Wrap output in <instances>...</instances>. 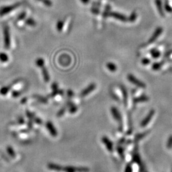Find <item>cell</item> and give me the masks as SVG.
Segmentation results:
<instances>
[{
    "label": "cell",
    "mask_w": 172,
    "mask_h": 172,
    "mask_svg": "<svg viewBox=\"0 0 172 172\" xmlns=\"http://www.w3.org/2000/svg\"><path fill=\"white\" fill-rule=\"evenodd\" d=\"M21 5H22V3L21 2H20L19 3H16L12 5L1 7V9H0V16H1V17H3V16L4 15L11 14L12 12H14L16 9H17L20 6H21Z\"/></svg>",
    "instance_id": "obj_1"
},
{
    "label": "cell",
    "mask_w": 172,
    "mask_h": 172,
    "mask_svg": "<svg viewBox=\"0 0 172 172\" xmlns=\"http://www.w3.org/2000/svg\"><path fill=\"white\" fill-rule=\"evenodd\" d=\"M3 35H4V45L5 47L7 49H10V47L11 45V38H10V33L9 27L7 26H4L3 30Z\"/></svg>",
    "instance_id": "obj_2"
},
{
    "label": "cell",
    "mask_w": 172,
    "mask_h": 172,
    "mask_svg": "<svg viewBox=\"0 0 172 172\" xmlns=\"http://www.w3.org/2000/svg\"><path fill=\"white\" fill-rule=\"evenodd\" d=\"M128 77V79L130 82H132L134 85L138 86V87H140V88H145L146 87V85L143 82H142V81L137 79L134 75H133L132 74H128V77Z\"/></svg>",
    "instance_id": "obj_3"
},
{
    "label": "cell",
    "mask_w": 172,
    "mask_h": 172,
    "mask_svg": "<svg viewBox=\"0 0 172 172\" xmlns=\"http://www.w3.org/2000/svg\"><path fill=\"white\" fill-rule=\"evenodd\" d=\"M154 114H155V110L154 109H152L149 112V114L147 115V116L144 118V119L142 121L141 124H140V126L142 127V128H144V127H145L147 124L149 123L150 120H151V119L153 117V116H154Z\"/></svg>",
    "instance_id": "obj_4"
},
{
    "label": "cell",
    "mask_w": 172,
    "mask_h": 172,
    "mask_svg": "<svg viewBox=\"0 0 172 172\" xmlns=\"http://www.w3.org/2000/svg\"><path fill=\"white\" fill-rule=\"evenodd\" d=\"M96 87V85L95 83H93L90 84L87 87H86L84 90H83L82 92L81 93V96L82 97H85L87 95H88L89 93H91L93 92L94 90H95Z\"/></svg>",
    "instance_id": "obj_5"
},
{
    "label": "cell",
    "mask_w": 172,
    "mask_h": 172,
    "mask_svg": "<svg viewBox=\"0 0 172 172\" xmlns=\"http://www.w3.org/2000/svg\"><path fill=\"white\" fill-rule=\"evenodd\" d=\"M110 111H111L112 116L115 119V120L119 122H121L122 121V117H121V113L119 112V111L118 109L116 107H114V106H113V107L111 108Z\"/></svg>",
    "instance_id": "obj_6"
},
{
    "label": "cell",
    "mask_w": 172,
    "mask_h": 172,
    "mask_svg": "<svg viewBox=\"0 0 172 172\" xmlns=\"http://www.w3.org/2000/svg\"><path fill=\"white\" fill-rule=\"evenodd\" d=\"M163 30L162 27H158L157 30H155V31L154 32V33L153 34L152 36L150 38V40L149 41V43L151 44L154 42H155V41L159 38V36L161 35V33H163Z\"/></svg>",
    "instance_id": "obj_7"
},
{
    "label": "cell",
    "mask_w": 172,
    "mask_h": 172,
    "mask_svg": "<svg viewBox=\"0 0 172 172\" xmlns=\"http://www.w3.org/2000/svg\"><path fill=\"white\" fill-rule=\"evenodd\" d=\"M46 127L47 129L48 130V132H50L51 134L52 135V137H57V130L56 129L54 126L53 125L52 122H50V121H48L46 124Z\"/></svg>",
    "instance_id": "obj_8"
},
{
    "label": "cell",
    "mask_w": 172,
    "mask_h": 172,
    "mask_svg": "<svg viewBox=\"0 0 172 172\" xmlns=\"http://www.w3.org/2000/svg\"><path fill=\"white\" fill-rule=\"evenodd\" d=\"M101 141L105 144V147H106L110 152H112L113 150V143L110 140V139L106 137H103L101 138Z\"/></svg>",
    "instance_id": "obj_9"
},
{
    "label": "cell",
    "mask_w": 172,
    "mask_h": 172,
    "mask_svg": "<svg viewBox=\"0 0 172 172\" xmlns=\"http://www.w3.org/2000/svg\"><path fill=\"white\" fill-rule=\"evenodd\" d=\"M107 15L112 16V17H113L114 18H116L118 20H121V21L124 22L127 20V18L125 17L124 15H122V14H118V13H113V12H112V13L108 14Z\"/></svg>",
    "instance_id": "obj_10"
},
{
    "label": "cell",
    "mask_w": 172,
    "mask_h": 172,
    "mask_svg": "<svg viewBox=\"0 0 172 172\" xmlns=\"http://www.w3.org/2000/svg\"><path fill=\"white\" fill-rule=\"evenodd\" d=\"M47 167L49 170H54L56 171H61V168H62V166L54 163H48Z\"/></svg>",
    "instance_id": "obj_11"
},
{
    "label": "cell",
    "mask_w": 172,
    "mask_h": 172,
    "mask_svg": "<svg viewBox=\"0 0 172 172\" xmlns=\"http://www.w3.org/2000/svg\"><path fill=\"white\" fill-rule=\"evenodd\" d=\"M40 68L42 69V74H43L44 80L47 82L49 81V79H50V77H49V75H48V72L47 70V68H45L44 66L40 67Z\"/></svg>",
    "instance_id": "obj_12"
},
{
    "label": "cell",
    "mask_w": 172,
    "mask_h": 172,
    "mask_svg": "<svg viewBox=\"0 0 172 172\" xmlns=\"http://www.w3.org/2000/svg\"><path fill=\"white\" fill-rule=\"evenodd\" d=\"M106 68H107L108 69V70H110V72H115L116 71H117V67L116 65L114 63H106Z\"/></svg>",
    "instance_id": "obj_13"
},
{
    "label": "cell",
    "mask_w": 172,
    "mask_h": 172,
    "mask_svg": "<svg viewBox=\"0 0 172 172\" xmlns=\"http://www.w3.org/2000/svg\"><path fill=\"white\" fill-rule=\"evenodd\" d=\"M149 100V98L146 96H142L139 98H135L134 100V103H140V102H145V101H147Z\"/></svg>",
    "instance_id": "obj_14"
},
{
    "label": "cell",
    "mask_w": 172,
    "mask_h": 172,
    "mask_svg": "<svg viewBox=\"0 0 172 172\" xmlns=\"http://www.w3.org/2000/svg\"><path fill=\"white\" fill-rule=\"evenodd\" d=\"M9 61V56L6 53L1 52L0 53V61L2 63H7Z\"/></svg>",
    "instance_id": "obj_15"
},
{
    "label": "cell",
    "mask_w": 172,
    "mask_h": 172,
    "mask_svg": "<svg viewBox=\"0 0 172 172\" xmlns=\"http://www.w3.org/2000/svg\"><path fill=\"white\" fill-rule=\"evenodd\" d=\"M25 24L27 26H29L34 27L36 26V22H35V20L33 19L29 18L25 21Z\"/></svg>",
    "instance_id": "obj_16"
},
{
    "label": "cell",
    "mask_w": 172,
    "mask_h": 172,
    "mask_svg": "<svg viewBox=\"0 0 172 172\" xmlns=\"http://www.w3.org/2000/svg\"><path fill=\"white\" fill-rule=\"evenodd\" d=\"M57 30L59 32L62 31L63 30V27H64V21L63 20H59L58 22H57V25H56Z\"/></svg>",
    "instance_id": "obj_17"
},
{
    "label": "cell",
    "mask_w": 172,
    "mask_h": 172,
    "mask_svg": "<svg viewBox=\"0 0 172 172\" xmlns=\"http://www.w3.org/2000/svg\"><path fill=\"white\" fill-rule=\"evenodd\" d=\"M155 3H156V5L158 7V9L159 12V13H160L161 15H163V11H162V9H161V0H156L155 1Z\"/></svg>",
    "instance_id": "obj_18"
},
{
    "label": "cell",
    "mask_w": 172,
    "mask_h": 172,
    "mask_svg": "<svg viewBox=\"0 0 172 172\" xmlns=\"http://www.w3.org/2000/svg\"><path fill=\"white\" fill-rule=\"evenodd\" d=\"M7 152L10 155V156L12 158H14L15 157V153L14 152V149H12L11 147H7Z\"/></svg>",
    "instance_id": "obj_19"
},
{
    "label": "cell",
    "mask_w": 172,
    "mask_h": 172,
    "mask_svg": "<svg viewBox=\"0 0 172 172\" xmlns=\"http://www.w3.org/2000/svg\"><path fill=\"white\" fill-rule=\"evenodd\" d=\"M121 89H122V94H123V96H124V103H125V105H127V103H126V101H127V99H128V95H127V91H126V89L124 87H121Z\"/></svg>",
    "instance_id": "obj_20"
},
{
    "label": "cell",
    "mask_w": 172,
    "mask_h": 172,
    "mask_svg": "<svg viewBox=\"0 0 172 172\" xmlns=\"http://www.w3.org/2000/svg\"><path fill=\"white\" fill-rule=\"evenodd\" d=\"M9 87H3L1 90H0V93L3 95H6V94L9 92Z\"/></svg>",
    "instance_id": "obj_21"
},
{
    "label": "cell",
    "mask_w": 172,
    "mask_h": 172,
    "mask_svg": "<svg viewBox=\"0 0 172 172\" xmlns=\"http://www.w3.org/2000/svg\"><path fill=\"white\" fill-rule=\"evenodd\" d=\"M77 107L74 105H72L70 106V108H69V111L70 113H75L77 112Z\"/></svg>",
    "instance_id": "obj_22"
},
{
    "label": "cell",
    "mask_w": 172,
    "mask_h": 172,
    "mask_svg": "<svg viewBox=\"0 0 172 172\" xmlns=\"http://www.w3.org/2000/svg\"><path fill=\"white\" fill-rule=\"evenodd\" d=\"M161 66V64L160 63H155L153 64L152 68L155 69V70H157V69H159V68H160Z\"/></svg>",
    "instance_id": "obj_23"
},
{
    "label": "cell",
    "mask_w": 172,
    "mask_h": 172,
    "mask_svg": "<svg viewBox=\"0 0 172 172\" xmlns=\"http://www.w3.org/2000/svg\"><path fill=\"white\" fill-rule=\"evenodd\" d=\"M167 147L168 148H171L172 147V136H171L168 139V141L167 143Z\"/></svg>",
    "instance_id": "obj_24"
},
{
    "label": "cell",
    "mask_w": 172,
    "mask_h": 172,
    "mask_svg": "<svg viewBox=\"0 0 172 172\" xmlns=\"http://www.w3.org/2000/svg\"><path fill=\"white\" fill-rule=\"evenodd\" d=\"M142 63L143 64H145V65L149 64V63H150V60L149 58H144V59H142Z\"/></svg>",
    "instance_id": "obj_25"
},
{
    "label": "cell",
    "mask_w": 172,
    "mask_h": 172,
    "mask_svg": "<svg viewBox=\"0 0 172 172\" xmlns=\"http://www.w3.org/2000/svg\"><path fill=\"white\" fill-rule=\"evenodd\" d=\"M133 170L132 168L130 165H127L126 169H125V172H132Z\"/></svg>",
    "instance_id": "obj_26"
},
{
    "label": "cell",
    "mask_w": 172,
    "mask_h": 172,
    "mask_svg": "<svg viewBox=\"0 0 172 172\" xmlns=\"http://www.w3.org/2000/svg\"><path fill=\"white\" fill-rule=\"evenodd\" d=\"M65 112V108H62V109H61L60 111L58 112V115H57V116H63V115L64 114Z\"/></svg>",
    "instance_id": "obj_27"
},
{
    "label": "cell",
    "mask_w": 172,
    "mask_h": 172,
    "mask_svg": "<svg viewBox=\"0 0 172 172\" xmlns=\"http://www.w3.org/2000/svg\"><path fill=\"white\" fill-rule=\"evenodd\" d=\"M129 18H130V20H132V21H134V20L136 19V14H135L134 13H133L132 15H131V17Z\"/></svg>",
    "instance_id": "obj_28"
},
{
    "label": "cell",
    "mask_w": 172,
    "mask_h": 172,
    "mask_svg": "<svg viewBox=\"0 0 172 172\" xmlns=\"http://www.w3.org/2000/svg\"><path fill=\"white\" fill-rule=\"evenodd\" d=\"M67 93H68V96L69 97H70V98L73 97V95H74V94H73V91H71V90H68Z\"/></svg>",
    "instance_id": "obj_29"
},
{
    "label": "cell",
    "mask_w": 172,
    "mask_h": 172,
    "mask_svg": "<svg viewBox=\"0 0 172 172\" xmlns=\"http://www.w3.org/2000/svg\"><path fill=\"white\" fill-rule=\"evenodd\" d=\"M81 1L84 4H87L89 2V0H81Z\"/></svg>",
    "instance_id": "obj_30"
},
{
    "label": "cell",
    "mask_w": 172,
    "mask_h": 172,
    "mask_svg": "<svg viewBox=\"0 0 172 172\" xmlns=\"http://www.w3.org/2000/svg\"><path fill=\"white\" fill-rule=\"evenodd\" d=\"M38 97L39 98H40V96H38ZM41 99H42V97H41ZM40 101H42V102H43V101L42 100H40Z\"/></svg>",
    "instance_id": "obj_31"
}]
</instances>
